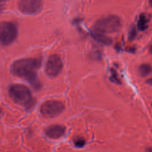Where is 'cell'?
<instances>
[{
    "label": "cell",
    "mask_w": 152,
    "mask_h": 152,
    "mask_svg": "<svg viewBox=\"0 0 152 152\" xmlns=\"http://www.w3.org/2000/svg\"><path fill=\"white\" fill-rule=\"evenodd\" d=\"M41 65L36 58H23L15 61L11 66V71L15 76L29 81L34 87L39 88L40 83L37 80L36 71Z\"/></svg>",
    "instance_id": "1"
},
{
    "label": "cell",
    "mask_w": 152,
    "mask_h": 152,
    "mask_svg": "<svg viewBox=\"0 0 152 152\" xmlns=\"http://www.w3.org/2000/svg\"><path fill=\"white\" fill-rule=\"evenodd\" d=\"M10 98L17 104L26 109H31L35 103L29 88L21 84L11 85L8 90Z\"/></svg>",
    "instance_id": "2"
},
{
    "label": "cell",
    "mask_w": 152,
    "mask_h": 152,
    "mask_svg": "<svg viewBox=\"0 0 152 152\" xmlns=\"http://www.w3.org/2000/svg\"><path fill=\"white\" fill-rule=\"evenodd\" d=\"M121 20L115 15H109L99 19L94 24V31L102 34L118 32L121 28Z\"/></svg>",
    "instance_id": "3"
},
{
    "label": "cell",
    "mask_w": 152,
    "mask_h": 152,
    "mask_svg": "<svg viewBox=\"0 0 152 152\" xmlns=\"http://www.w3.org/2000/svg\"><path fill=\"white\" fill-rule=\"evenodd\" d=\"M18 36V29L12 21L0 23V44L7 46L13 43Z\"/></svg>",
    "instance_id": "4"
},
{
    "label": "cell",
    "mask_w": 152,
    "mask_h": 152,
    "mask_svg": "<svg viewBox=\"0 0 152 152\" xmlns=\"http://www.w3.org/2000/svg\"><path fill=\"white\" fill-rule=\"evenodd\" d=\"M64 104L58 100H48L40 107V112L45 118H52L60 115L64 110Z\"/></svg>",
    "instance_id": "5"
},
{
    "label": "cell",
    "mask_w": 152,
    "mask_h": 152,
    "mask_svg": "<svg viewBox=\"0 0 152 152\" xmlns=\"http://www.w3.org/2000/svg\"><path fill=\"white\" fill-rule=\"evenodd\" d=\"M63 68V62L61 58L56 54L49 56L45 64V72L50 77H55L58 75Z\"/></svg>",
    "instance_id": "6"
},
{
    "label": "cell",
    "mask_w": 152,
    "mask_h": 152,
    "mask_svg": "<svg viewBox=\"0 0 152 152\" xmlns=\"http://www.w3.org/2000/svg\"><path fill=\"white\" fill-rule=\"evenodd\" d=\"M18 8L20 12L24 14H35L42 9L43 0H19Z\"/></svg>",
    "instance_id": "7"
},
{
    "label": "cell",
    "mask_w": 152,
    "mask_h": 152,
    "mask_svg": "<svg viewBox=\"0 0 152 152\" xmlns=\"http://www.w3.org/2000/svg\"><path fill=\"white\" fill-rule=\"evenodd\" d=\"M65 131L66 128L64 126L59 124H53L46 127L44 132L48 138L56 140L62 137L65 134Z\"/></svg>",
    "instance_id": "8"
},
{
    "label": "cell",
    "mask_w": 152,
    "mask_h": 152,
    "mask_svg": "<svg viewBox=\"0 0 152 152\" xmlns=\"http://www.w3.org/2000/svg\"><path fill=\"white\" fill-rule=\"evenodd\" d=\"M148 17L145 14H141L137 22V28L140 31H144L148 27Z\"/></svg>",
    "instance_id": "9"
},
{
    "label": "cell",
    "mask_w": 152,
    "mask_h": 152,
    "mask_svg": "<svg viewBox=\"0 0 152 152\" xmlns=\"http://www.w3.org/2000/svg\"><path fill=\"white\" fill-rule=\"evenodd\" d=\"M91 36L95 40H96L97 41H98L101 43L105 44V45H110L112 43L111 39L106 36L104 34H102V33L96 32V31H93L91 33Z\"/></svg>",
    "instance_id": "10"
},
{
    "label": "cell",
    "mask_w": 152,
    "mask_h": 152,
    "mask_svg": "<svg viewBox=\"0 0 152 152\" xmlns=\"http://www.w3.org/2000/svg\"><path fill=\"white\" fill-rule=\"evenodd\" d=\"M139 73L142 77H146L152 72V68L148 64H142L138 69Z\"/></svg>",
    "instance_id": "11"
},
{
    "label": "cell",
    "mask_w": 152,
    "mask_h": 152,
    "mask_svg": "<svg viewBox=\"0 0 152 152\" xmlns=\"http://www.w3.org/2000/svg\"><path fill=\"white\" fill-rule=\"evenodd\" d=\"M74 144L77 147H83L86 144V141L83 137H78L74 139Z\"/></svg>",
    "instance_id": "12"
},
{
    "label": "cell",
    "mask_w": 152,
    "mask_h": 152,
    "mask_svg": "<svg viewBox=\"0 0 152 152\" xmlns=\"http://www.w3.org/2000/svg\"><path fill=\"white\" fill-rule=\"evenodd\" d=\"M111 72V75H110V79L112 81L116 83V84H121V80L118 75V74L116 71H115L113 69H110Z\"/></svg>",
    "instance_id": "13"
},
{
    "label": "cell",
    "mask_w": 152,
    "mask_h": 152,
    "mask_svg": "<svg viewBox=\"0 0 152 152\" xmlns=\"http://www.w3.org/2000/svg\"><path fill=\"white\" fill-rule=\"evenodd\" d=\"M135 34H136V33H135V30H132V31H131V33H130V34H129V39H133L134 37H135Z\"/></svg>",
    "instance_id": "14"
},
{
    "label": "cell",
    "mask_w": 152,
    "mask_h": 152,
    "mask_svg": "<svg viewBox=\"0 0 152 152\" xmlns=\"http://www.w3.org/2000/svg\"><path fill=\"white\" fill-rule=\"evenodd\" d=\"M8 0H0V8L2 7Z\"/></svg>",
    "instance_id": "15"
},
{
    "label": "cell",
    "mask_w": 152,
    "mask_h": 152,
    "mask_svg": "<svg viewBox=\"0 0 152 152\" xmlns=\"http://www.w3.org/2000/svg\"><path fill=\"white\" fill-rule=\"evenodd\" d=\"M147 83H148V84H152V78H150V79L148 80L147 81Z\"/></svg>",
    "instance_id": "16"
},
{
    "label": "cell",
    "mask_w": 152,
    "mask_h": 152,
    "mask_svg": "<svg viewBox=\"0 0 152 152\" xmlns=\"http://www.w3.org/2000/svg\"><path fill=\"white\" fill-rule=\"evenodd\" d=\"M150 4L152 6V0H150Z\"/></svg>",
    "instance_id": "17"
},
{
    "label": "cell",
    "mask_w": 152,
    "mask_h": 152,
    "mask_svg": "<svg viewBox=\"0 0 152 152\" xmlns=\"http://www.w3.org/2000/svg\"><path fill=\"white\" fill-rule=\"evenodd\" d=\"M150 50L151 52H152V45L150 46Z\"/></svg>",
    "instance_id": "18"
},
{
    "label": "cell",
    "mask_w": 152,
    "mask_h": 152,
    "mask_svg": "<svg viewBox=\"0 0 152 152\" xmlns=\"http://www.w3.org/2000/svg\"><path fill=\"white\" fill-rule=\"evenodd\" d=\"M0 115H1V110H0Z\"/></svg>",
    "instance_id": "19"
}]
</instances>
